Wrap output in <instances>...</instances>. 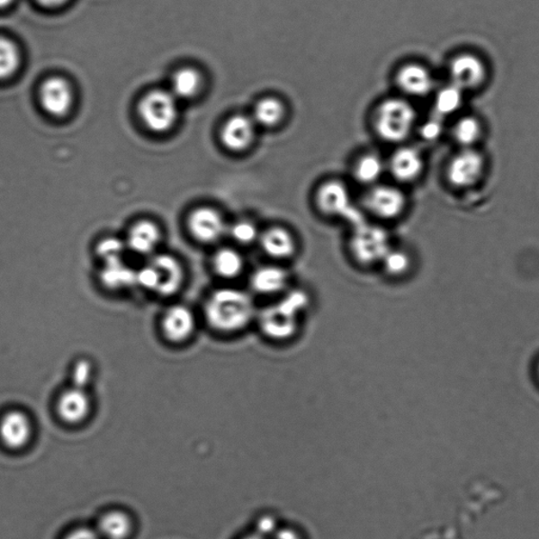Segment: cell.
Segmentation results:
<instances>
[{
    "label": "cell",
    "instance_id": "cell-26",
    "mask_svg": "<svg viewBox=\"0 0 539 539\" xmlns=\"http://www.w3.org/2000/svg\"><path fill=\"white\" fill-rule=\"evenodd\" d=\"M254 133L253 121L245 116H235L222 130V142L231 150H244L249 146Z\"/></svg>",
    "mask_w": 539,
    "mask_h": 539
},
{
    "label": "cell",
    "instance_id": "cell-14",
    "mask_svg": "<svg viewBox=\"0 0 539 539\" xmlns=\"http://www.w3.org/2000/svg\"><path fill=\"white\" fill-rule=\"evenodd\" d=\"M189 230L201 243H215L227 233L222 216L211 208H200L192 212L188 221Z\"/></svg>",
    "mask_w": 539,
    "mask_h": 539
},
{
    "label": "cell",
    "instance_id": "cell-29",
    "mask_svg": "<svg viewBox=\"0 0 539 539\" xmlns=\"http://www.w3.org/2000/svg\"><path fill=\"white\" fill-rule=\"evenodd\" d=\"M201 78L198 73L192 69L178 71L172 80V89L175 96L189 98L193 96L200 88Z\"/></svg>",
    "mask_w": 539,
    "mask_h": 539
},
{
    "label": "cell",
    "instance_id": "cell-19",
    "mask_svg": "<svg viewBox=\"0 0 539 539\" xmlns=\"http://www.w3.org/2000/svg\"><path fill=\"white\" fill-rule=\"evenodd\" d=\"M160 238L159 228L152 221L142 220L131 228L126 245L140 256H148L157 250Z\"/></svg>",
    "mask_w": 539,
    "mask_h": 539
},
{
    "label": "cell",
    "instance_id": "cell-33",
    "mask_svg": "<svg viewBox=\"0 0 539 539\" xmlns=\"http://www.w3.org/2000/svg\"><path fill=\"white\" fill-rule=\"evenodd\" d=\"M417 131L424 140L435 142L441 139L445 132V120L432 113L426 121L418 122Z\"/></svg>",
    "mask_w": 539,
    "mask_h": 539
},
{
    "label": "cell",
    "instance_id": "cell-35",
    "mask_svg": "<svg viewBox=\"0 0 539 539\" xmlns=\"http://www.w3.org/2000/svg\"><path fill=\"white\" fill-rule=\"evenodd\" d=\"M126 245L121 240L116 238H108L102 241L98 245L97 252L99 256L103 257L105 262H114V260L121 259Z\"/></svg>",
    "mask_w": 539,
    "mask_h": 539
},
{
    "label": "cell",
    "instance_id": "cell-8",
    "mask_svg": "<svg viewBox=\"0 0 539 539\" xmlns=\"http://www.w3.org/2000/svg\"><path fill=\"white\" fill-rule=\"evenodd\" d=\"M448 76L449 83L468 93L481 89L487 83L489 70L480 55L461 52L450 59Z\"/></svg>",
    "mask_w": 539,
    "mask_h": 539
},
{
    "label": "cell",
    "instance_id": "cell-9",
    "mask_svg": "<svg viewBox=\"0 0 539 539\" xmlns=\"http://www.w3.org/2000/svg\"><path fill=\"white\" fill-rule=\"evenodd\" d=\"M139 110L148 128L154 132H165L176 120L175 96L165 91H153L142 99Z\"/></svg>",
    "mask_w": 539,
    "mask_h": 539
},
{
    "label": "cell",
    "instance_id": "cell-37",
    "mask_svg": "<svg viewBox=\"0 0 539 539\" xmlns=\"http://www.w3.org/2000/svg\"><path fill=\"white\" fill-rule=\"evenodd\" d=\"M91 379V365L88 362L80 361L73 370L72 380L74 388L83 389L88 385Z\"/></svg>",
    "mask_w": 539,
    "mask_h": 539
},
{
    "label": "cell",
    "instance_id": "cell-10",
    "mask_svg": "<svg viewBox=\"0 0 539 539\" xmlns=\"http://www.w3.org/2000/svg\"><path fill=\"white\" fill-rule=\"evenodd\" d=\"M395 84L407 98H426L437 89L435 74L427 66L415 61L399 67Z\"/></svg>",
    "mask_w": 539,
    "mask_h": 539
},
{
    "label": "cell",
    "instance_id": "cell-17",
    "mask_svg": "<svg viewBox=\"0 0 539 539\" xmlns=\"http://www.w3.org/2000/svg\"><path fill=\"white\" fill-rule=\"evenodd\" d=\"M136 519L131 513L115 509L99 519L97 532L103 539H131L136 533Z\"/></svg>",
    "mask_w": 539,
    "mask_h": 539
},
{
    "label": "cell",
    "instance_id": "cell-4",
    "mask_svg": "<svg viewBox=\"0 0 539 539\" xmlns=\"http://www.w3.org/2000/svg\"><path fill=\"white\" fill-rule=\"evenodd\" d=\"M309 296L303 291H292L283 299L263 310L259 315V325L266 337L284 340L292 337L299 328V316L308 308Z\"/></svg>",
    "mask_w": 539,
    "mask_h": 539
},
{
    "label": "cell",
    "instance_id": "cell-3",
    "mask_svg": "<svg viewBox=\"0 0 539 539\" xmlns=\"http://www.w3.org/2000/svg\"><path fill=\"white\" fill-rule=\"evenodd\" d=\"M393 244L394 240L385 225L361 220L352 225L346 251L357 268L377 269Z\"/></svg>",
    "mask_w": 539,
    "mask_h": 539
},
{
    "label": "cell",
    "instance_id": "cell-27",
    "mask_svg": "<svg viewBox=\"0 0 539 539\" xmlns=\"http://www.w3.org/2000/svg\"><path fill=\"white\" fill-rule=\"evenodd\" d=\"M213 268L220 277L235 278L239 276L244 269V259L238 251L230 247H222L215 253Z\"/></svg>",
    "mask_w": 539,
    "mask_h": 539
},
{
    "label": "cell",
    "instance_id": "cell-23",
    "mask_svg": "<svg viewBox=\"0 0 539 539\" xmlns=\"http://www.w3.org/2000/svg\"><path fill=\"white\" fill-rule=\"evenodd\" d=\"M464 94L466 92L451 83L436 89L433 93V114L447 120L460 113L464 103Z\"/></svg>",
    "mask_w": 539,
    "mask_h": 539
},
{
    "label": "cell",
    "instance_id": "cell-7",
    "mask_svg": "<svg viewBox=\"0 0 539 539\" xmlns=\"http://www.w3.org/2000/svg\"><path fill=\"white\" fill-rule=\"evenodd\" d=\"M487 171V159L476 148H460L445 166V177L452 188L468 190L481 182Z\"/></svg>",
    "mask_w": 539,
    "mask_h": 539
},
{
    "label": "cell",
    "instance_id": "cell-5",
    "mask_svg": "<svg viewBox=\"0 0 539 539\" xmlns=\"http://www.w3.org/2000/svg\"><path fill=\"white\" fill-rule=\"evenodd\" d=\"M362 206L372 221L386 226L406 214L409 200L398 184L380 183L365 191Z\"/></svg>",
    "mask_w": 539,
    "mask_h": 539
},
{
    "label": "cell",
    "instance_id": "cell-15",
    "mask_svg": "<svg viewBox=\"0 0 539 539\" xmlns=\"http://www.w3.org/2000/svg\"><path fill=\"white\" fill-rule=\"evenodd\" d=\"M195 318L191 310L184 306H173L166 310L161 328L164 336L172 343L181 344L195 331Z\"/></svg>",
    "mask_w": 539,
    "mask_h": 539
},
{
    "label": "cell",
    "instance_id": "cell-12",
    "mask_svg": "<svg viewBox=\"0 0 539 539\" xmlns=\"http://www.w3.org/2000/svg\"><path fill=\"white\" fill-rule=\"evenodd\" d=\"M318 206L322 213L331 218H342L351 220L352 225L361 221L353 216L355 206L352 202L351 192L339 181H330L321 185L318 192Z\"/></svg>",
    "mask_w": 539,
    "mask_h": 539
},
{
    "label": "cell",
    "instance_id": "cell-16",
    "mask_svg": "<svg viewBox=\"0 0 539 539\" xmlns=\"http://www.w3.org/2000/svg\"><path fill=\"white\" fill-rule=\"evenodd\" d=\"M40 99L47 112L55 116L65 115L73 101L71 86L63 78H49L41 86Z\"/></svg>",
    "mask_w": 539,
    "mask_h": 539
},
{
    "label": "cell",
    "instance_id": "cell-25",
    "mask_svg": "<svg viewBox=\"0 0 539 539\" xmlns=\"http://www.w3.org/2000/svg\"><path fill=\"white\" fill-rule=\"evenodd\" d=\"M260 245L271 257L289 258L296 251V243L289 231L283 228H271L260 237Z\"/></svg>",
    "mask_w": 539,
    "mask_h": 539
},
{
    "label": "cell",
    "instance_id": "cell-36",
    "mask_svg": "<svg viewBox=\"0 0 539 539\" xmlns=\"http://www.w3.org/2000/svg\"><path fill=\"white\" fill-rule=\"evenodd\" d=\"M270 539H309L305 530L299 525L283 522Z\"/></svg>",
    "mask_w": 539,
    "mask_h": 539
},
{
    "label": "cell",
    "instance_id": "cell-39",
    "mask_svg": "<svg viewBox=\"0 0 539 539\" xmlns=\"http://www.w3.org/2000/svg\"><path fill=\"white\" fill-rule=\"evenodd\" d=\"M234 539H268V538L259 535L258 533L254 532L253 530L249 529V530H247V531L241 533V535H239L238 537H235Z\"/></svg>",
    "mask_w": 539,
    "mask_h": 539
},
{
    "label": "cell",
    "instance_id": "cell-24",
    "mask_svg": "<svg viewBox=\"0 0 539 539\" xmlns=\"http://www.w3.org/2000/svg\"><path fill=\"white\" fill-rule=\"evenodd\" d=\"M90 411V400L83 389L67 390L58 402V412L67 423L76 424L84 420Z\"/></svg>",
    "mask_w": 539,
    "mask_h": 539
},
{
    "label": "cell",
    "instance_id": "cell-42",
    "mask_svg": "<svg viewBox=\"0 0 539 539\" xmlns=\"http://www.w3.org/2000/svg\"><path fill=\"white\" fill-rule=\"evenodd\" d=\"M537 373H538V376H539V363H538V365H537Z\"/></svg>",
    "mask_w": 539,
    "mask_h": 539
},
{
    "label": "cell",
    "instance_id": "cell-34",
    "mask_svg": "<svg viewBox=\"0 0 539 539\" xmlns=\"http://www.w3.org/2000/svg\"><path fill=\"white\" fill-rule=\"evenodd\" d=\"M231 238L240 245H251L258 238V230L250 221L235 222L230 228Z\"/></svg>",
    "mask_w": 539,
    "mask_h": 539
},
{
    "label": "cell",
    "instance_id": "cell-13",
    "mask_svg": "<svg viewBox=\"0 0 539 539\" xmlns=\"http://www.w3.org/2000/svg\"><path fill=\"white\" fill-rule=\"evenodd\" d=\"M417 262V254L410 247L394 243L377 270H380L388 281L402 282L414 274Z\"/></svg>",
    "mask_w": 539,
    "mask_h": 539
},
{
    "label": "cell",
    "instance_id": "cell-20",
    "mask_svg": "<svg viewBox=\"0 0 539 539\" xmlns=\"http://www.w3.org/2000/svg\"><path fill=\"white\" fill-rule=\"evenodd\" d=\"M31 425L26 415L21 412H10L4 415L0 423V436L10 448L22 447L29 441Z\"/></svg>",
    "mask_w": 539,
    "mask_h": 539
},
{
    "label": "cell",
    "instance_id": "cell-32",
    "mask_svg": "<svg viewBox=\"0 0 539 539\" xmlns=\"http://www.w3.org/2000/svg\"><path fill=\"white\" fill-rule=\"evenodd\" d=\"M283 105L274 98H266L260 102L256 108L254 117L259 125L271 127L282 119Z\"/></svg>",
    "mask_w": 539,
    "mask_h": 539
},
{
    "label": "cell",
    "instance_id": "cell-40",
    "mask_svg": "<svg viewBox=\"0 0 539 539\" xmlns=\"http://www.w3.org/2000/svg\"><path fill=\"white\" fill-rule=\"evenodd\" d=\"M39 2L46 7H58V5L65 4L67 0H39Z\"/></svg>",
    "mask_w": 539,
    "mask_h": 539
},
{
    "label": "cell",
    "instance_id": "cell-41",
    "mask_svg": "<svg viewBox=\"0 0 539 539\" xmlns=\"http://www.w3.org/2000/svg\"><path fill=\"white\" fill-rule=\"evenodd\" d=\"M12 2H13V0H0V8L8 7Z\"/></svg>",
    "mask_w": 539,
    "mask_h": 539
},
{
    "label": "cell",
    "instance_id": "cell-21",
    "mask_svg": "<svg viewBox=\"0 0 539 539\" xmlns=\"http://www.w3.org/2000/svg\"><path fill=\"white\" fill-rule=\"evenodd\" d=\"M483 123L480 117L475 115H463L451 128V136L460 148H472L480 144L483 138Z\"/></svg>",
    "mask_w": 539,
    "mask_h": 539
},
{
    "label": "cell",
    "instance_id": "cell-2",
    "mask_svg": "<svg viewBox=\"0 0 539 539\" xmlns=\"http://www.w3.org/2000/svg\"><path fill=\"white\" fill-rule=\"evenodd\" d=\"M204 314L213 329L232 333L250 324L256 315V307L251 296L244 291L225 288L210 295Z\"/></svg>",
    "mask_w": 539,
    "mask_h": 539
},
{
    "label": "cell",
    "instance_id": "cell-31",
    "mask_svg": "<svg viewBox=\"0 0 539 539\" xmlns=\"http://www.w3.org/2000/svg\"><path fill=\"white\" fill-rule=\"evenodd\" d=\"M280 514L271 510L258 512L252 520L250 529L265 538L270 539L283 525Z\"/></svg>",
    "mask_w": 539,
    "mask_h": 539
},
{
    "label": "cell",
    "instance_id": "cell-1",
    "mask_svg": "<svg viewBox=\"0 0 539 539\" xmlns=\"http://www.w3.org/2000/svg\"><path fill=\"white\" fill-rule=\"evenodd\" d=\"M418 111L405 96L383 99L372 114V127L377 138L387 144L400 146L417 131Z\"/></svg>",
    "mask_w": 539,
    "mask_h": 539
},
{
    "label": "cell",
    "instance_id": "cell-18",
    "mask_svg": "<svg viewBox=\"0 0 539 539\" xmlns=\"http://www.w3.org/2000/svg\"><path fill=\"white\" fill-rule=\"evenodd\" d=\"M386 173H388L387 160L375 152L364 153L353 166V177L357 184L367 189L380 184Z\"/></svg>",
    "mask_w": 539,
    "mask_h": 539
},
{
    "label": "cell",
    "instance_id": "cell-22",
    "mask_svg": "<svg viewBox=\"0 0 539 539\" xmlns=\"http://www.w3.org/2000/svg\"><path fill=\"white\" fill-rule=\"evenodd\" d=\"M288 281L286 270L276 265H265L254 272L251 286L259 294H276L287 287Z\"/></svg>",
    "mask_w": 539,
    "mask_h": 539
},
{
    "label": "cell",
    "instance_id": "cell-28",
    "mask_svg": "<svg viewBox=\"0 0 539 539\" xmlns=\"http://www.w3.org/2000/svg\"><path fill=\"white\" fill-rule=\"evenodd\" d=\"M102 275L103 283L110 288H125L136 283V272L123 264L121 259L107 263Z\"/></svg>",
    "mask_w": 539,
    "mask_h": 539
},
{
    "label": "cell",
    "instance_id": "cell-30",
    "mask_svg": "<svg viewBox=\"0 0 539 539\" xmlns=\"http://www.w3.org/2000/svg\"><path fill=\"white\" fill-rule=\"evenodd\" d=\"M20 66V52L14 42L0 39V79L8 78Z\"/></svg>",
    "mask_w": 539,
    "mask_h": 539
},
{
    "label": "cell",
    "instance_id": "cell-38",
    "mask_svg": "<svg viewBox=\"0 0 539 539\" xmlns=\"http://www.w3.org/2000/svg\"><path fill=\"white\" fill-rule=\"evenodd\" d=\"M66 539H103L98 532L90 529H78L71 533Z\"/></svg>",
    "mask_w": 539,
    "mask_h": 539
},
{
    "label": "cell",
    "instance_id": "cell-6",
    "mask_svg": "<svg viewBox=\"0 0 539 539\" xmlns=\"http://www.w3.org/2000/svg\"><path fill=\"white\" fill-rule=\"evenodd\" d=\"M184 269L175 257L160 254L136 271V284L160 296L177 293L184 282Z\"/></svg>",
    "mask_w": 539,
    "mask_h": 539
},
{
    "label": "cell",
    "instance_id": "cell-11",
    "mask_svg": "<svg viewBox=\"0 0 539 539\" xmlns=\"http://www.w3.org/2000/svg\"><path fill=\"white\" fill-rule=\"evenodd\" d=\"M425 158L418 148L406 144L398 146L387 159L388 173L398 184L417 183L423 176Z\"/></svg>",
    "mask_w": 539,
    "mask_h": 539
}]
</instances>
